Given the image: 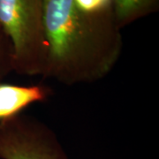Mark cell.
Returning a JSON list of instances; mask_svg holds the SVG:
<instances>
[{"mask_svg":"<svg viewBox=\"0 0 159 159\" xmlns=\"http://www.w3.org/2000/svg\"><path fill=\"white\" fill-rule=\"evenodd\" d=\"M0 159H69L44 122L22 112L0 121Z\"/></svg>","mask_w":159,"mask_h":159,"instance_id":"obj_3","label":"cell"},{"mask_svg":"<svg viewBox=\"0 0 159 159\" xmlns=\"http://www.w3.org/2000/svg\"><path fill=\"white\" fill-rule=\"evenodd\" d=\"M45 0H0V28L11 42L13 72L43 76L48 45L44 32Z\"/></svg>","mask_w":159,"mask_h":159,"instance_id":"obj_2","label":"cell"},{"mask_svg":"<svg viewBox=\"0 0 159 159\" xmlns=\"http://www.w3.org/2000/svg\"><path fill=\"white\" fill-rule=\"evenodd\" d=\"M48 45L43 78L67 86L93 83L115 67L123 49L114 11H92L74 0H45Z\"/></svg>","mask_w":159,"mask_h":159,"instance_id":"obj_1","label":"cell"},{"mask_svg":"<svg viewBox=\"0 0 159 159\" xmlns=\"http://www.w3.org/2000/svg\"><path fill=\"white\" fill-rule=\"evenodd\" d=\"M53 95V90L43 84L20 86L0 83V121L21 113L36 102H43Z\"/></svg>","mask_w":159,"mask_h":159,"instance_id":"obj_4","label":"cell"},{"mask_svg":"<svg viewBox=\"0 0 159 159\" xmlns=\"http://www.w3.org/2000/svg\"><path fill=\"white\" fill-rule=\"evenodd\" d=\"M13 72V56L11 42L0 28V83Z\"/></svg>","mask_w":159,"mask_h":159,"instance_id":"obj_6","label":"cell"},{"mask_svg":"<svg viewBox=\"0 0 159 159\" xmlns=\"http://www.w3.org/2000/svg\"><path fill=\"white\" fill-rule=\"evenodd\" d=\"M159 0H113L114 15L119 29L158 11Z\"/></svg>","mask_w":159,"mask_h":159,"instance_id":"obj_5","label":"cell"}]
</instances>
